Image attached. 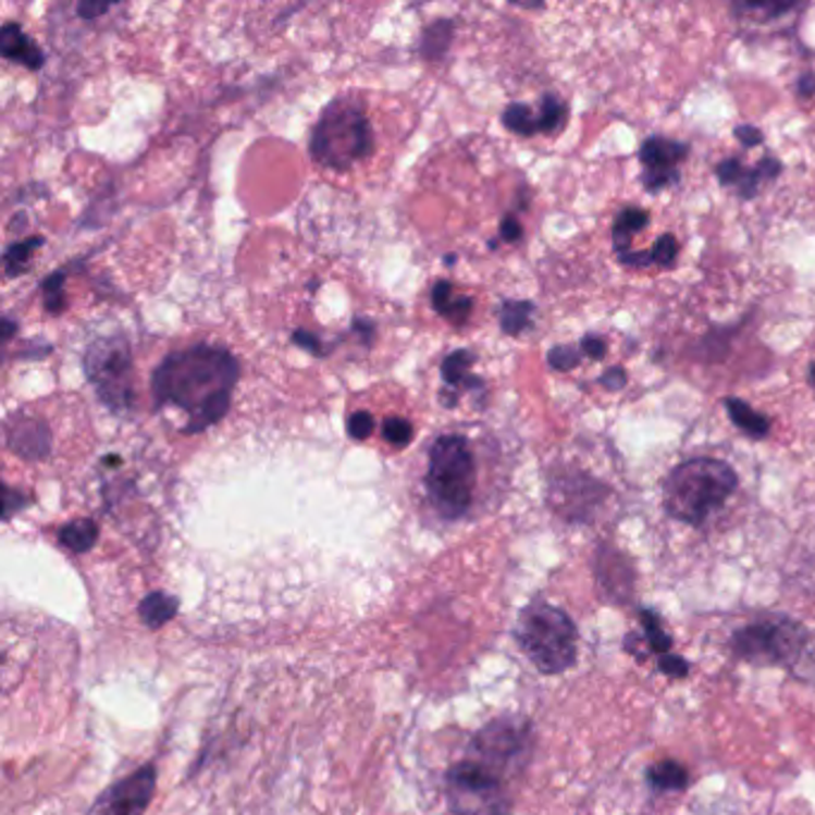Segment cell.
I'll list each match as a JSON object with an SVG mask.
<instances>
[{
	"label": "cell",
	"instance_id": "ac0fdd59",
	"mask_svg": "<svg viewBox=\"0 0 815 815\" xmlns=\"http://www.w3.org/2000/svg\"><path fill=\"white\" fill-rule=\"evenodd\" d=\"M725 409H727L729 419H732V423L737 425V429L744 431L749 437H756V441H761V437H768L770 435V431H773L770 419L765 417V413L753 409L749 403H744V399L727 397L725 399Z\"/></svg>",
	"mask_w": 815,
	"mask_h": 815
},
{
	"label": "cell",
	"instance_id": "3957f363",
	"mask_svg": "<svg viewBox=\"0 0 815 815\" xmlns=\"http://www.w3.org/2000/svg\"><path fill=\"white\" fill-rule=\"evenodd\" d=\"M515 639L521 653L543 675H563L577 663V625L565 610L551 603H529L519 613Z\"/></svg>",
	"mask_w": 815,
	"mask_h": 815
},
{
	"label": "cell",
	"instance_id": "e0dca14e",
	"mask_svg": "<svg viewBox=\"0 0 815 815\" xmlns=\"http://www.w3.org/2000/svg\"><path fill=\"white\" fill-rule=\"evenodd\" d=\"M651 223V215L646 209H639V206H627L617 213L615 223H613V245L617 257L631 251V239L639 235L641 230H646Z\"/></svg>",
	"mask_w": 815,
	"mask_h": 815
},
{
	"label": "cell",
	"instance_id": "2e32d148",
	"mask_svg": "<svg viewBox=\"0 0 815 815\" xmlns=\"http://www.w3.org/2000/svg\"><path fill=\"white\" fill-rule=\"evenodd\" d=\"M431 301H433V309L441 316H445L447 321H453L455 325L467 323L473 309V299L467 295H455L453 283H447V280H441V283L433 285Z\"/></svg>",
	"mask_w": 815,
	"mask_h": 815
},
{
	"label": "cell",
	"instance_id": "83f0119b",
	"mask_svg": "<svg viewBox=\"0 0 815 815\" xmlns=\"http://www.w3.org/2000/svg\"><path fill=\"white\" fill-rule=\"evenodd\" d=\"M44 304L48 313H63L65 311V273H53L44 280Z\"/></svg>",
	"mask_w": 815,
	"mask_h": 815
},
{
	"label": "cell",
	"instance_id": "74e56055",
	"mask_svg": "<svg viewBox=\"0 0 815 815\" xmlns=\"http://www.w3.org/2000/svg\"><path fill=\"white\" fill-rule=\"evenodd\" d=\"M292 339H295V343H297L299 347L309 349V351H311V355H316V357H323V349L319 347V345H321V339H319V337H316V335H311L309 331H295V335H292Z\"/></svg>",
	"mask_w": 815,
	"mask_h": 815
},
{
	"label": "cell",
	"instance_id": "8d00e7d4",
	"mask_svg": "<svg viewBox=\"0 0 815 815\" xmlns=\"http://www.w3.org/2000/svg\"><path fill=\"white\" fill-rule=\"evenodd\" d=\"M521 235H524V230H521L519 218L517 215H505L501 221V237L513 245V242L521 239Z\"/></svg>",
	"mask_w": 815,
	"mask_h": 815
},
{
	"label": "cell",
	"instance_id": "52a82bcc",
	"mask_svg": "<svg viewBox=\"0 0 815 815\" xmlns=\"http://www.w3.org/2000/svg\"><path fill=\"white\" fill-rule=\"evenodd\" d=\"M84 371L101 403L118 413L135 405V367L125 337L108 335L94 339L84 355Z\"/></svg>",
	"mask_w": 815,
	"mask_h": 815
},
{
	"label": "cell",
	"instance_id": "7a4b0ae2",
	"mask_svg": "<svg viewBox=\"0 0 815 815\" xmlns=\"http://www.w3.org/2000/svg\"><path fill=\"white\" fill-rule=\"evenodd\" d=\"M737 471L723 459L693 457L681 461L663 483V507L672 519L703 527L737 491Z\"/></svg>",
	"mask_w": 815,
	"mask_h": 815
},
{
	"label": "cell",
	"instance_id": "f546056e",
	"mask_svg": "<svg viewBox=\"0 0 815 815\" xmlns=\"http://www.w3.org/2000/svg\"><path fill=\"white\" fill-rule=\"evenodd\" d=\"M383 437L387 445L407 447L413 441V425L407 419H387L383 421Z\"/></svg>",
	"mask_w": 815,
	"mask_h": 815
},
{
	"label": "cell",
	"instance_id": "5b68a950",
	"mask_svg": "<svg viewBox=\"0 0 815 815\" xmlns=\"http://www.w3.org/2000/svg\"><path fill=\"white\" fill-rule=\"evenodd\" d=\"M423 483L435 513L443 519L455 521L469 513L477 485V461L467 437H437L429 453V471Z\"/></svg>",
	"mask_w": 815,
	"mask_h": 815
},
{
	"label": "cell",
	"instance_id": "d6a6232c",
	"mask_svg": "<svg viewBox=\"0 0 815 815\" xmlns=\"http://www.w3.org/2000/svg\"><path fill=\"white\" fill-rule=\"evenodd\" d=\"M579 349L581 355L586 359H593V361H603L605 355H607V343L601 337V335H583L581 343H579Z\"/></svg>",
	"mask_w": 815,
	"mask_h": 815
},
{
	"label": "cell",
	"instance_id": "f35d334b",
	"mask_svg": "<svg viewBox=\"0 0 815 815\" xmlns=\"http://www.w3.org/2000/svg\"><path fill=\"white\" fill-rule=\"evenodd\" d=\"M24 505H27V501H24V495H20L17 491H12V489H5V513H3L5 521L15 517L17 509H22Z\"/></svg>",
	"mask_w": 815,
	"mask_h": 815
},
{
	"label": "cell",
	"instance_id": "7bdbcfd3",
	"mask_svg": "<svg viewBox=\"0 0 815 815\" xmlns=\"http://www.w3.org/2000/svg\"><path fill=\"white\" fill-rule=\"evenodd\" d=\"M808 385H811V391L815 395V361L808 367Z\"/></svg>",
	"mask_w": 815,
	"mask_h": 815
},
{
	"label": "cell",
	"instance_id": "836d02e7",
	"mask_svg": "<svg viewBox=\"0 0 815 815\" xmlns=\"http://www.w3.org/2000/svg\"><path fill=\"white\" fill-rule=\"evenodd\" d=\"M658 670L672 679H684L689 675V663L681 655H660Z\"/></svg>",
	"mask_w": 815,
	"mask_h": 815
},
{
	"label": "cell",
	"instance_id": "8fae6325",
	"mask_svg": "<svg viewBox=\"0 0 815 815\" xmlns=\"http://www.w3.org/2000/svg\"><path fill=\"white\" fill-rule=\"evenodd\" d=\"M691 146L687 141L670 139V137H649L641 144L639 161H641V185L649 194H658L667 187L679 185V165L684 163Z\"/></svg>",
	"mask_w": 815,
	"mask_h": 815
},
{
	"label": "cell",
	"instance_id": "6da1fadb",
	"mask_svg": "<svg viewBox=\"0 0 815 815\" xmlns=\"http://www.w3.org/2000/svg\"><path fill=\"white\" fill-rule=\"evenodd\" d=\"M239 381V361L225 347L194 345L168 355L151 375L156 407H175L187 413L182 433L211 429L233 405Z\"/></svg>",
	"mask_w": 815,
	"mask_h": 815
},
{
	"label": "cell",
	"instance_id": "7c38bea8",
	"mask_svg": "<svg viewBox=\"0 0 815 815\" xmlns=\"http://www.w3.org/2000/svg\"><path fill=\"white\" fill-rule=\"evenodd\" d=\"M782 173V163L777 158L765 156L756 168H746L739 158H725L715 165V175L723 187H734L741 199H753L763 182H770Z\"/></svg>",
	"mask_w": 815,
	"mask_h": 815
},
{
	"label": "cell",
	"instance_id": "4dcf8cb0",
	"mask_svg": "<svg viewBox=\"0 0 815 815\" xmlns=\"http://www.w3.org/2000/svg\"><path fill=\"white\" fill-rule=\"evenodd\" d=\"M581 359H583L581 349L579 347H571V345H557V347H553L551 351H547V363H551V367L555 371H571V369H577L579 363H581Z\"/></svg>",
	"mask_w": 815,
	"mask_h": 815
},
{
	"label": "cell",
	"instance_id": "4fadbf2b",
	"mask_svg": "<svg viewBox=\"0 0 815 815\" xmlns=\"http://www.w3.org/2000/svg\"><path fill=\"white\" fill-rule=\"evenodd\" d=\"M8 447L27 459H41L51 453V431L39 419H12L8 423Z\"/></svg>",
	"mask_w": 815,
	"mask_h": 815
},
{
	"label": "cell",
	"instance_id": "e575fe53",
	"mask_svg": "<svg viewBox=\"0 0 815 815\" xmlns=\"http://www.w3.org/2000/svg\"><path fill=\"white\" fill-rule=\"evenodd\" d=\"M598 383L605 387V391H610V393L622 391V387L627 385V371H625L622 367L607 369V371L601 375V379H598Z\"/></svg>",
	"mask_w": 815,
	"mask_h": 815
},
{
	"label": "cell",
	"instance_id": "5bb4252c",
	"mask_svg": "<svg viewBox=\"0 0 815 815\" xmlns=\"http://www.w3.org/2000/svg\"><path fill=\"white\" fill-rule=\"evenodd\" d=\"M0 53L10 63H20L27 70H39L44 65V53L17 22H8L0 29Z\"/></svg>",
	"mask_w": 815,
	"mask_h": 815
},
{
	"label": "cell",
	"instance_id": "9a60e30c",
	"mask_svg": "<svg viewBox=\"0 0 815 815\" xmlns=\"http://www.w3.org/2000/svg\"><path fill=\"white\" fill-rule=\"evenodd\" d=\"M473 359H477V357H473V351H469V349H457L449 357H445L443 369H441L443 381H445V385L449 387V391H455V395L443 397L447 407H455L457 393H461V391H479V387L483 385L481 379H477V375H471Z\"/></svg>",
	"mask_w": 815,
	"mask_h": 815
},
{
	"label": "cell",
	"instance_id": "f1b7e54d",
	"mask_svg": "<svg viewBox=\"0 0 815 815\" xmlns=\"http://www.w3.org/2000/svg\"><path fill=\"white\" fill-rule=\"evenodd\" d=\"M649 257H651V266H658V269H672L679 257L677 237L670 233L660 235L658 239H655V245L649 249Z\"/></svg>",
	"mask_w": 815,
	"mask_h": 815
},
{
	"label": "cell",
	"instance_id": "484cf974",
	"mask_svg": "<svg viewBox=\"0 0 815 815\" xmlns=\"http://www.w3.org/2000/svg\"><path fill=\"white\" fill-rule=\"evenodd\" d=\"M533 307L531 301H505L501 307V328L507 335H521L531 325L533 319Z\"/></svg>",
	"mask_w": 815,
	"mask_h": 815
},
{
	"label": "cell",
	"instance_id": "1f68e13d",
	"mask_svg": "<svg viewBox=\"0 0 815 815\" xmlns=\"http://www.w3.org/2000/svg\"><path fill=\"white\" fill-rule=\"evenodd\" d=\"M373 417L369 411H355L347 421V433L355 437V441H367V437L373 433Z\"/></svg>",
	"mask_w": 815,
	"mask_h": 815
},
{
	"label": "cell",
	"instance_id": "8992f818",
	"mask_svg": "<svg viewBox=\"0 0 815 815\" xmlns=\"http://www.w3.org/2000/svg\"><path fill=\"white\" fill-rule=\"evenodd\" d=\"M729 646L741 660L794 670L813 653V637L797 619L770 617L737 629Z\"/></svg>",
	"mask_w": 815,
	"mask_h": 815
},
{
	"label": "cell",
	"instance_id": "603a6c76",
	"mask_svg": "<svg viewBox=\"0 0 815 815\" xmlns=\"http://www.w3.org/2000/svg\"><path fill=\"white\" fill-rule=\"evenodd\" d=\"M567 103L557 94H545L539 106V129L543 135H557L567 125Z\"/></svg>",
	"mask_w": 815,
	"mask_h": 815
},
{
	"label": "cell",
	"instance_id": "b9f144b4",
	"mask_svg": "<svg viewBox=\"0 0 815 815\" xmlns=\"http://www.w3.org/2000/svg\"><path fill=\"white\" fill-rule=\"evenodd\" d=\"M0 331H3V339L8 343V339H12V335L17 333V323L12 319H3V323H0Z\"/></svg>",
	"mask_w": 815,
	"mask_h": 815
},
{
	"label": "cell",
	"instance_id": "30bf717a",
	"mask_svg": "<svg viewBox=\"0 0 815 815\" xmlns=\"http://www.w3.org/2000/svg\"><path fill=\"white\" fill-rule=\"evenodd\" d=\"M156 782V765L146 763L139 770L108 787L91 804L89 815H144L153 799Z\"/></svg>",
	"mask_w": 815,
	"mask_h": 815
},
{
	"label": "cell",
	"instance_id": "ba28073f",
	"mask_svg": "<svg viewBox=\"0 0 815 815\" xmlns=\"http://www.w3.org/2000/svg\"><path fill=\"white\" fill-rule=\"evenodd\" d=\"M445 794L453 815H509V799L503 780L477 761H461L445 775Z\"/></svg>",
	"mask_w": 815,
	"mask_h": 815
},
{
	"label": "cell",
	"instance_id": "44dd1931",
	"mask_svg": "<svg viewBox=\"0 0 815 815\" xmlns=\"http://www.w3.org/2000/svg\"><path fill=\"white\" fill-rule=\"evenodd\" d=\"M58 541L60 545H65L70 553H89L96 541H99V524H96L94 519L70 521V524L58 531Z\"/></svg>",
	"mask_w": 815,
	"mask_h": 815
},
{
	"label": "cell",
	"instance_id": "9c48e42d",
	"mask_svg": "<svg viewBox=\"0 0 815 815\" xmlns=\"http://www.w3.org/2000/svg\"><path fill=\"white\" fill-rule=\"evenodd\" d=\"M531 725L524 717H497L481 727L471 741V761L481 763L503 780L505 775L517 773L527 765L531 753Z\"/></svg>",
	"mask_w": 815,
	"mask_h": 815
},
{
	"label": "cell",
	"instance_id": "ab89813d",
	"mask_svg": "<svg viewBox=\"0 0 815 815\" xmlns=\"http://www.w3.org/2000/svg\"><path fill=\"white\" fill-rule=\"evenodd\" d=\"M797 94L801 96V99H811V96L815 94V75H813V72H806V75L799 77Z\"/></svg>",
	"mask_w": 815,
	"mask_h": 815
},
{
	"label": "cell",
	"instance_id": "277c9868",
	"mask_svg": "<svg viewBox=\"0 0 815 815\" xmlns=\"http://www.w3.org/2000/svg\"><path fill=\"white\" fill-rule=\"evenodd\" d=\"M373 151V129L355 96H339L325 108L313 127L309 153L331 170H349Z\"/></svg>",
	"mask_w": 815,
	"mask_h": 815
},
{
	"label": "cell",
	"instance_id": "d6986e66",
	"mask_svg": "<svg viewBox=\"0 0 815 815\" xmlns=\"http://www.w3.org/2000/svg\"><path fill=\"white\" fill-rule=\"evenodd\" d=\"M177 610H180V601L175 598V595L163 593V591H153L139 603L137 613H139V619L144 622V627L161 629L177 615Z\"/></svg>",
	"mask_w": 815,
	"mask_h": 815
},
{
	"label": "cell",
	"instance_id": "7402d4cb",
	"mask_svg": "<svg viewBox=\"0 0 815 815\" xmlns=\"http://www.w3.org/2000/svg\"><path fill=\"white\" fill-rule=\"evenodd\" d=\"M41 245H44V237H29V239H22V242H15V245H10L5 249V257H3L5 275L15 277L20 273H27L34 254Z\"/></svg>",
	"mask_w": 815,
	"mask_h": 815
},
{
	"label": "cell",
	"instance_id": "d590c367",
	"mask_svg": "<svg viewBox=\"0 0 815 815\" xmlns=\"http://www.w3.org/2000/svg\"><path fill=\"white\" fill-rule=\"evenodd\" d=\"M734 137H737V141H741L744 149H751V146L763 144V132L758 127H753V125L734 127Z\"/></svg>",
	"mask_w": 815,
	"mask_h": 815
},
{
	"label": "cell",
	"instance_id": "cb8c5ba5",
	"mask_svg": "<svg viewBox=\"0 0 815 815\" xmlns=\"http://www.w3.org/2000/svg\"><path fill=\"white\" fill-rule=\"evenodd\" d=\"M639 619H641L643 639H646L649 649H651L653 653H658V655H667V651L672 649V637L665 631L660 615H658V613H653V610H649V607H641V610H639Z\"/></svg>",
	"mask_w": 815,
	"mask_h": 815
},
{
	"label": "cell",
	"instance_id": "4316f807",
	"mask_svg": "<svg viewBox=\"0 0 815 815\" xmlns=\"http://www.w3.org/2000/svg\"><path fill=\"white\" fill-rule=\"evenodd\" d=\"M453 32H455V24L449 20H437L435 24H431V27L423 32V39H421L423 58H429V60L441 58L447 51L449 41H453Z\"/></svg>",
	"mask_w": 815,
	"mask_h": 815
},
{
	"label": "cell",
	"instance_id": "60d3db41",
	"mask_svg": "<svg viewBox=\"0 0 815 815\" xmlns=\"http://www.w3.org/2000/svg\"><path fill=\"white\" fill-rule=\"evenodd\" d=\"M108 10H111V5H108V3H103V5H96V3H79V8H77V12L82 15V20H96V17H101L103 12H108Z\"/></svg>",
	"mask_w": 815,
	"mask_h": 815
},
{
	"label": "cell",
	"instance_id": "ffe728a7",
	"mask_svg": "<svg viewBox=\"0 0 815 815\" xmlns=\"http://www.w3.org/2000/svg\"><path fill=\"white\" fill-rule=\"evenodd\" d=\"M646 780L655 789V792H681L689 785V773L681 763L677 761H660L653 763L646 770Z\"/></svg>",
	"mask_w": 815,
	"mask_h": 815
},
{
	"label": "cell",
	"instance_id": "d4e9b609",
	"mask_svg": "<svg viewBox=\"0 0 815 815\" xmlns=\"http://www.w3.org/2000/svg\"><path fill=\"white\" fill-rule=\"evenodd\" d=\"M503 125L519 137H533L539 129V113L531 111L527 103H509L503 113Z\"/></svg>",
	"mask_w": 815,
	"mask_h": 815
}]
</instances>
